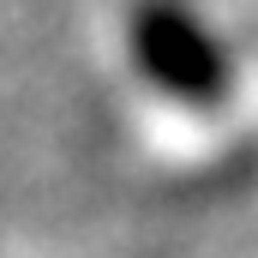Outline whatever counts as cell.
Here are the masks:
<instances>
[{
  "label": "cell",
  "mask_w": 258,
  "mask_h": 258,
  "mask_svg": "<svg viewBox=\"0 0 258 258\" xmlns=\"http://www.w3.org/2000/svg\"><path fill=\"white\" fill-rule=\"evenodd\" d=\"M132 54H138V66L168 96H180V102H216L222 96V78H228L222 72V54L204 42V30H198L174 0L138 6V18H132Z\"/></svg>",
  "instance_id": "6da1fadb"
}]
</instances>
